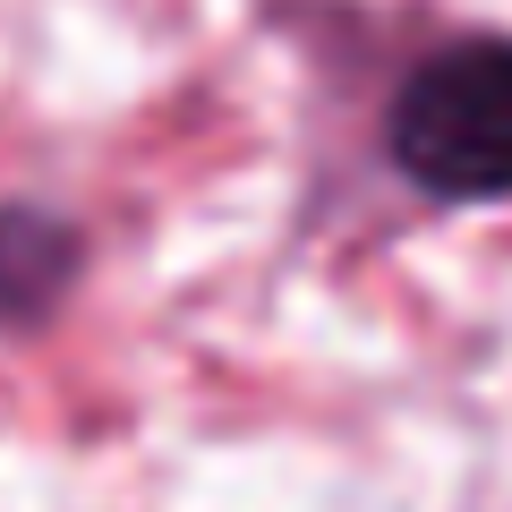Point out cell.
<instances>
[{
  "label": "cell",
  "mask_w": 512,
  "mask_h": 512,
  "mask_svg": "<svg viewBox=\"0 0 512 512\" xmlns=\"http://www.w3.org/2000/svg\"><path fill=\"white\" fill-rule=\"evenodd\" d=\"M384 163L427 205L512 197V35L470 26L410 60L384 103Z\"/></svg>",
  "instance_id": "1"
},
{
  "label": "cell",
  "mask_w": 512,
  "mask_h": 512,
  "mask_svg": "<svg viewBox=\"0 0 512 512\" xmlns=\"http://www.w3.org/2000/svg\"><path fill=\"white\" fill-rule=\"evenodd\" d=\"M77 282H86V231L35 197L0 205V342L52 325Z\"/></svg>",
  "instance_id": "2"
}]
</instances>
